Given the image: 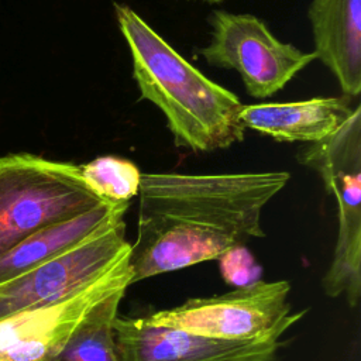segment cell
<instances>
[{
    "label": "cell",
    "instance_id": "1",
    "mask_svg": "<svg viewBox=\"0 0 361 361\" xmlns=\"http://www.w3.org/2000/svg\"><path fill=\"white\" fill-rule=\"evenodd\" d=\"M114 13L141 97L164 113L178 147L210 152L244 140V104L233 92L207 79L131 7L114 3Z\"/></svg>",
    "mask_w": 361,
    "mask_h": 361
},
{
    "label": "cell",
    "instance_id": "2",
    "mask_svg": "<svg viewBox=\"0 0 361 361\" xmlns=\"http://www.w3.org/2000/svg\"><path fill=\"white\" fill-rule=\"evenodd\" d=\"M289 180V172L189 175L141 173L138 227L180 224L213 230L245 244L264 237L265 204Z\"/></svg>",
    "mask_w": 361,
    "mask_h": 361
},
{
    "label": "cell",
    "instance_id": "3",
    "mask_svg": "<svg viewBox=\"0 0 361 361\" xmlns=\"http://www.w3.org/2000/svg\"><path fill=\"white\" fill-rule=\"evenodd\" d=\"M102 200L80 165L32 154L0 158V255L35 231L72 219Z\"/></svg>",
    "mask_w": 361,
    "mask_h": 361
},
{
    "label": "cell",
    "instance_id": "4",
    "mask_svg": "<svg viewBox=\"0 0 361 361\" xmlns=\"http://www.w3.org/2000/svg\"><path fill=\"white\" fill-rule=\"evenodd\" d=\"M298 159L322 178L337 202L338 233L323 290L329 298L345 296L354 307L361 293V107L330 137L302 148Z\"/></svg>",
    "mask_w": 361,
    "mask_h": 361
},
{
    "label": "cell",
    "instance_id": "5",
    "mask_svg": "<svg viewBox=\"0 0 361 361\" xmlns=\"http://www.w3.org/2000/svg\"><path fill=\"white\" fill-rule=\"evenodd\" d=\"M288 281H258L248 286L183 303L144 316L152 326L172 327L193 334L228 340H279L305 312L292 313Z\"/></svg>",
    "mask_w": 361,
    "mask_h": 361
},
{
    "label": "cell",
    "instance_id": "6",
    "mask_svg": "<svg viewBox=\"0 0 361 361\" xmlns=\"http://www.w3.org/2000/svg\"><path fill=\"white\" fill-rule=\"evenodd\" d=\"M212 38L200 55L212 66L235 69L250 96L267 99L316 59L292 44L279 41L252 14L214 10L209 16Z\"/></svg>",
    "mask_w": 361,
    "mask_h": 361
},
{
    "label": "cell",
    "instance_id": "7",
    "mask_svg": "<svg viewBox=\"0 0 361 361\" xmlns=\"http://www.w3.org/2000/svg\"><path fill=\"white\" fill-rule=\"evenodd\" d=\"M130 250L126 223L118 217L59 255L0 285V319L72 296L96 281Z\"/></svg>",
    "mask_w": 361,
    "mask_h": 361
},
{
    "label": "cell",
    "instance_id": "8",
    "mask_svg": "<svg viewBox=\"0 0 361 361\" xmlns=\"http://www.w3.org/2000/svg\"><path fill=\"white\" fill-rule=\"evenodd\" d=\"M130 254L72 296L0 319V361H49L82 319L111 293L131 285Z\"/></svg>",
    "mask_w": 361,
    "mask_h": 361
},
{
    "label": "cell",
    "instance_id": "9",
    "mask_svg": "<svg viewBox=\"0 0 361 361\" xmlns=\"http://www.w3.org/2000/svg\"><path fill=\"white\" fill-rule=\"evenodd\" d=\"M117 361H274L279 340L228 341L152 326L144 317L116 316Z\"/></svg>",
    "mask_w": 361,
    "mask_h": 361
},
{
    "label": "cell",
    "instance_id": "10",
    "mask_svg": "<svg viewBox=\"0 0 361 361\" xmlns=\"http://www.w3.org/2000/svg\"><path fill=\"white\" fill-rule=\"evenodd\" d=\"M238 244L227 234L180 224L138 227L137 240L131 244L130 254L131 283L217 259Z\"/></svg>",
    "mask_w": 361,
    "mask_h": 361
},
{
    "label": "cell",
    "instance_id": "11",
    "mask_svg": "<svg viewBox=\"0 0 361 361\" xmlns=\"http://www.w3.org/2000/svg\"><path fill=\"white\" fill-rule=\"evenodd\" d=\"M309 20L314 56L337 79L345 96L361 92V0H312Z\"/></svg>",
    "mask_w": 361,
    "mask_h": 361
},
{
    "label": "cell",
    "instance_id": "12",
    "mask_svg": "<svg viewBox=\"0 0 361 361\" xmlns=\"http://www.w3.org/2000/svg\"><path fill=\"white\" fill-rule=\"evenodd\" d=\"M354 109L341 97H313L288 103L243 106L238 118L244 128L279 142H319L336 133Z\"/></svg>",
    "mask_w": 361,
    "mask_h": 361
},
{
    "label": "cell",
    "instance_id": "13",
    "mask_svg": "<svg viewBox=\"0 0 361 361\" xmlns=\"http://www.w3.org/2000/svg\"><path fill=\"white\" fill-rule=\"evenodd\" d=\"M130 203H100L72 219L44 227L0 255V285L34 269L123 217Z\"/></svg>",
    "mask_w": 361,
    "mask_h": 361
},
{
    "label": "cell",
    "instance_id": "14",
    "mask_svg": "<svg viewBox=\"0 0 361 361\" xmlns=\"http://www.w3.org/2000/svg\"><path fill=\"white\" fill-rule=\"evenodd\" d=\"M126 290L120 289L96 305L49 361H117L113 323Z\"/></svg>",
    "mask_w": 361,
    "mask_h": 361
},
{
    "label": "cell",
    "instance_id": "15",
    "mask_svg": "<svg viewBox=\"0 0 361 361\" xmlns=\"http://www.w3.org/2000/svg\"><path fill=\"white\" fill-rule=\"evenodd\" d=\"M80 169L89 188L104 202L130 203L134 196H138L141 172L126 158L99 157L80 165Z\"/></svg>",
    "mask_w": 361,
    "mask_h": 361
},
{
    "label": "cell",
    "instance_id": "16",
    "mask_svg": "<svg viewBox=\"0 0 361 361\" xmlns=\"http://www.w3.org/2000/svg\"><path fill=\"white\" fill-rule=\"evenodd\" d=\"M217 259L223 279L234 288L248 286L261 281L262 267L257 264L245 244H238L227 250Z\"/></svg>",
    "mask_w": 361,
    "mask_h": 361
},
{
    "label": "cell",
    "instance_id": "17",
    "mask_svg": "<svg viewBox=\"0 0 361 361\" xmlns=\"http://www.w3.org/2000/svg\"><path fill=\"white\" fill-rule=\"evenodd\" d=\"M204 1H209V3H219V1H223V0H204Z\"/></svg>",
    "mask_w": 361,
    "mask_h": 361
}]
</instances>
